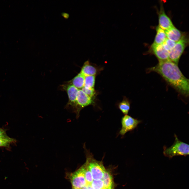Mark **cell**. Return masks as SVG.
Here are the masks:
<instances>
[{
	"instance_id": "obj_20",
	"label": "cell",
	"mask_w": 189,
	"mask_h": 189,
	"mask_svg": "<svg viewBox=\"0 0 189 189\" xmlns=\"http://www.w3.org/2000/svg\"><path fill=\"white\" fill-rule=\"evenodd\" d=\"M176 42L167 38L162 44L164 48L169 52L174 46Z\"/></svg>"
},
{
	"instance_id": "obj_10",
	"label": "cell",
	"mask_w": 189,
	"mask_h": 189,
	"mask_svg": "<svg viewBox=\"0 0 189 189\" xmlns=\"http://www.w3.org/2000/svg\"><path fill=\"white\" fill-rule=\"evenodd\" d=\"M150 51L155 56L159 61L169 60V52L164 48L162 44H152L150 47Z\"/></svg>"
},
{
	"instance_id": "obj_4",
	"label": "cell",
	"mask_w": 189,
	"mask_h": 189,
	"mask_svg": "<svg viewBox=\"0 0 189 189\" xmlns=\"http://www.w3.org/2000/svg\"><path fill=\"white\" fill-rule=\"evenodd\" d=\"M188 44V38L186 33L182 38L176 43L169 52V60L178 65L180 57Z\"/></svg>"
},
{
	"instance_id": "obj_27",
	"label": "cell",
	"mask_w": 189,
	"mask_h": 189,
	"mask_svg": "<svg viewBox=\"0 0 189 189\" xmlns=\"http://www.w3.org/2000/svg\"><path fill=\"white\" fill-rule=\"evenodd\" d=\"M102 189H106V188H104V187L103 188H102Z\"/></svg>"
},
{
	"instance_id": "obj_24",
	"label": "cell",
	"mask_w": 189,
	"mask_h": 189,
	"mask_svg": "<svg viewBox=\"0 0 189 189\" xmlns=\"http://www.w3.org/2000/svg\"><path fill=\"white\" fill-rule=\"evenodd\" d=\"M62 16L65 19H68L69 16V14L66 13H61Z\"/></svg>"
},
{
	"instance_id": "obj_9",
	"label": "cell",
	"mask_w": 189,
	"mask_h": 189,
	"mask_svg": "<svg viewBox=\"0 0 189 189\" xmlns=\"http://www.w3.org/2000/svg\"><path fill=\"white\" fill-rule=\"evenodd\" d=\"M158 15V26L161 28L166 30L174 26L170 18L165 13L162 3L160 4Z\"/></svg>"
},
{
	"instance_id": "obj_14",
	"label": "cell",
	"mask_w": 189,
	"mask_h": 189,
	"mask_svg": "<svg viewBox=\"0 0 189 189\" xmlns=\"http://www.w3.org/2000/svg\"><path fill=\"white\" fill-rule=\"evenodd\" d=\"M84 81L85 76L80 73L68 83L73 85L78 89H81L84 87Z\"/></svg>"
},
{
	"instance_id": "obj_6",
	"label": "cell",
	"mask_w": 189,
	"mask_h": 189,
	"mask_svg": "<svg viewBox=\"0 0 189 189\" xmlns=\"http://www.w3.org/2000/svg\"><path fill=\"white\" fill-rule=\"evenodd\" d=\"M141 121L134 118L129 115H126L121 119L122 128L119 134L124 136L128 132L133 130L136 128Z\"/></svg>"
},
{
	"instance_id": "obj_11",
	"label": "cell",
	"mask_w": 189,
	"mask_h": 189,
	"mask_svg": "<svg viewBox=\"0 0 189 189\" xmlns=\"http://www.w3.org/2000/svg\"><path fill=\"white\" fill-rule=\"evenodd\" d=\"M165 31L167 38L176 43L181 39L186 34L181 31L175 26Z\"/></svg>"
},
{
	"instance_id": "obj_26",
	"label": "cell",
	"mask_w": 189,
	"mask_h": 189,
	"mask_svg": "<svg viewBox=\"0 0 189 189\" xmlns=\"http://www.w3.org/2000/svg\"><path fill=\"white\" fill-rule=\"evenodd\" d=\"M72 189H79L77 188H73Z\"/></svg>"
},
{
	"instance_id": "obj_2",
	"label": "cell",
	"mask_w": 189,
	"mask_h": 189,
	"mask_svg": "<svg viewBox=\"0 0 189 189\" xmlns=\"http://www.w3.org/2000/svg\"><path fill=\"white\" fill-rule=\"evenodd\" d=\"M83 148L87 156L86 163L91 173L93 179L94 180H101L105 171L102 163L93 158L92 154L86 148L85 143Z\"/></svg>"
},
{
	"instance_id": "obj_17",
	"label": "cell",
	"mask_w": 189,
	"mask_h": 189,
	"mask_svg": "<svg viewBox=\"0 0 189 189\" xmlns=\"http://www.w3.org/2000/svg\"><path fill=\"white\" fill-rule=\"evenodd\" d=\"M95 77L94 76H85L84 85L83 87L85 88H94Z\"/></svg>"
},
{
	"instance_id": "obj_18",
	"label": "cell",
	"mask_w": 189,
	"mask_h": 189,
	"mask_svg": "<svg viewBox=\"0 0 189 189\" xmlns=\"http://www.w3.org/2000/svg\"><path fill=\"white\" fill-rule=\"evenodd\" d=\"M84 166L85 177L87 185H90L93 181V178L91 173L90 170L87 164Z\"/></svg>"
},
{
	"instance_id": "obj_7",
	"label": "cell",
	"mask_w": 189,
	"mask_h": 189,
	"mask_svg": "<svg viewBox=\"0 0 189 189\" xmlns=\"http://www.w3.org/2000/svg\"><path fill=\"white\" fill-rule=\"evenodd\" d=\"M61 86L63 90L67 92L69 98L68 102L65 107L73 112L78 89L73 85L68 83L62 85Z\"/></svg>"
},
{
	"instance_id": "obj_12",
	"label": "cell",
	"mask_w": 189,
	"mask_h": 189,
	"mask_svg": "<svg viewBox=\"0 0 189 189\" xmlns=\"http://www.w3.org/2000/svg\"><path fill=\"white\" fill-rule=\"evenodd\" d=\"M97 68L90 64L88 60L85 61L83 66L80 73L85 76H94L97 73Z\"/></svg>"
},
{
	"instance_id": "obj_15",
	"label": "cell",
	"mask_w": 189,
	"mask_h": 189,
	"mask_svg": "<svg viewBox=\"0 0 189 189\" xmlns=\"http://www.w3.org/2000/svg\"><path fill=\"white\" fill-rule=\"evenodd\" d=\"M102 178L104 187L106 189H113L114 184L112 177L110 173L106 170Z\"/></svg>"
},
{
	"instance_id": "obj_1",
	"label": "cell",
	"mask_w": 189,
	"mask_h": 189,
	"mask_svg": "<svg viewBox=\"0 0 189 189\" xmlns=\"http://www.w3.org/2000/svg\"><path fill=\"white\" fill-rule=\"evenodd\" d=\"M148 70L158 73L180 94L188 96L189 80L183 75L177 64L169 60L159 61L157 65Z\"/></svg>"
},
{
	"instance_id": "obj_23",
	"label": "cell",
	"mask_w": 189,
	"mask_h": 189,
	"mask_svg": "<svg viewBox=\"0 0 189 189\" xmlns=\"http://www.w3.org/2000/svg\"><path fill=\"white\" fill-rule=\"evenodd\" d=\"M8 136L5 131L4 130L0 128V138H6Z\"/></svg>"
},
{
	"instance_id": "obj_8",
	"label": "cell",
	"mask_w": 189,
	"mask_h": 189,
	"mask_svg": "<svg viewBox=\"0 0 189 189\" xmlns=\"http://www.w3.org/2000/svg\"><path fill=\"white\" fill-rule=\"evenodd\" d=\"M84 167H82L71 175V180L73 188L81 189L87 185L84 174Z\"/></svg>"
},
{
	"instance_id": "obj_25",
	"label": "cell",
	"mask_w": 189,
	"mask_h": 189,
	"mask_svg": "<svg viewBox=\"0 0 189 189\" xmlns=\"http://www.w3.org/2000/svg\"><path fill=\"white\" fill-rule=\"evenodd\" d=\"M87 189H94L90 185H88L87 186Z\"/></svg>"
},
{
	"instance_id": "obj_3",
	"label": "cell",
	"mask_w": 189,
	"mask_h": 189,
	"mask_svg": "<svg viewBox=\"0 0 189 189\" xmlns=\"http://www.w3.org/2000/svg\"><path fill=\"white\" fill-rule=\"evenodd\" d=\"M174 136L175 140L173 145L168 148L164 147V155L171 158L177 156L188 155L189 145L180 140L175 134Z\"/></svg>"
},
{
	"instance_id": "obj_13",
	"label": "cell",
	"mask_w": 189,
	"mask_h": 189,
	"mask_svg": "<svg viewBox=\"0 0 189 189\" xmlns=\"http://www.w3.org/2000/svg\"><path fill=\"white\" fill-rule=\"evenodd\" d=\"M156 34L153 44H162L167 38L165 31L158 26L156 28Z\"/></svg>"
},
{
	"instance_id": "obj_19",
	"label": "cell",
	"mask_w": 189,
	"mask_h": 189,
	"mask_svg": "<svg viewBox=\"0 0 189 189\" xmlns=\"http://www.w3.org/2000/svg\"><path fill=\"white\" fill-rule=\"evenodd\" d=\"M15 141L14 139L9 136L5 138H0V147H8L11 143L14 142Z\"/></svg>"
},
{
	"instance_id": "obj_5",
	"label": "cell",
	"mask_w": 189,
	"mask_h": 189,
	"mask_svg": "<svg viewBox=\"0 0 189 189\" xmlns=\"http://www.w3.org/2000/svg\"><path fill=\"white\" fill-rule=\"evenodd\" d=\"M94 103L93 99L85 94L81 89H78L73 111L76 114V118L79 117L80 111L82 109L89 105H93Z\"/></svg>"
},
{
	"instance_id": "obj_16",
	"label": "cell",
	"mask_w": 189,
	"mask_h": 189,
	"mask_svg": "<svg viewBox=\"0 0 189 189\" xmlns=\"http://www.w3.org/2000/svg\"><path fill=\"white\" fill-rule=\"evenodd\" d=\"M118 107L122 113L125 115H127L130 109V103L128 99L124 98L118 105Z\"/></svg>"
},
{
	"instance_id": "obj_21",
	"label": "cell",
	"mask_w": 189,
	"mask_h": 189,
	"mask_svg": "<svg viewBox=\"0 0 189 189\" xmlns=\"http://www.w3.org/2000/svg\"><path fill=\"white\" fill-rule=\"evenodd\" d=\"M90 185L94 189H102L104 187L103 182L102 180H94Z\"/></svg>"
},
{
	"instance_id": "obj_22",
	"label": "cell",
	"mask_w": 189,
	"mask_h": 189,
	"mask_svg": "<svg viewBox=\"0 0 189 189\" xmlns=\"http://www.w3.org/2000/svg\"><path fill=\"white\" fill-rule=\"evenodd\" d=\"M81 90L85 94L92 98L94 96L96 92L94 88H88L83 87Z\"/></svg>"
}]
</instances>
